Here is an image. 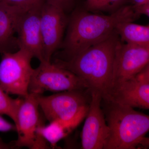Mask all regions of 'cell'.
Returning <instances> with one entry per match:
<instances>
[{"label": "cell", "mask_w": 149, "mask_h": 149, "mask_svg": "<svg viewBox=\"0 0 149 149\" xmlns=\"http://www.w3.org/2000/svg\"><path fill=\"white\" fill-rule=\"evenodd\" d=\"M91 99L81 133V145L84 149H104L109 134L103 110L102 96L91 92Z\"/></svg>", "instance_id": "obj_9"}, {"label": "cell", "mask_w": 149, "mask_h": 149, "mask_svg": "<svg viewBox=\"0 0 149 149\" xmlns=\"http://www.w3.org/2000/svg\"><path fill=\"white\" fill-rule=\"evenodd\" d=\"M28 11L0 3V54L9 52L19 20Z\"/></svg>", "instance_id": "obj_13"}, {"label": "cell", "mask_w": 149, "mask_h": 149, "mask_svg": "<svg viewBox=\"0 0 149 149\" xmlns=\"http://www.w3.org/2000/svg\"><path fill=\"white\" fill-rule=\"evenodd\" d=\"M23 97L12 98L0 86V115L8 116L16 125L19 109Z\"/></svg>", "instance_id": "obj_17"}, {"label": "cell", "mask_w": 149, "mask_h": 149, "mask_svg": "<svg viewBox=\"0 0 149 149\" xmlns=\"http://www.w3.org/2000/svg\"><path fill=\"white\" fill-rule=\"evenodd\" d=\"M14 148L13 142L10 143H6L0 138V149H9Z\"/></svg>", "instance_id": "obj_24"}, {"label": "cell", "mask_w": 149, "mask_h": 149, "mask_svg": "<svg viewBox=\"0 0 149 149\" xmlns=\"http://www.w3.org/2000/svg\"><path fill=\"white\" fill-rule=\"evenodd\" d=\"M120 39L116 32L68 59L56 58L54 63L69 70L84 81L91 92L107 97L112 85L116 54Z\"/></svg>", "instance_id": "obj_2"}, {"label": "cell", "mask_w": 149, "mask_h": 149, "mask_svg": "<svg viewBox=\"0 0 149 149\" xmlns=\"http://www.w3.org/2000/svg\"><path fill=\"white\" fill-rule=\"evenodd\" d=\"M67 22L68 18L63 10L47 2L42 7L40 28L44 61L50 62L53 54L61 45Z\"/></svg>", "instance_id": "obj_10"}, {"label": "cell", "mask_w": 149, "mask_h": 149, "mask_svg": "<svg viewBox=\"0 0 149 149\" xmlns=\"http://www.w3.org/2000/svg\"><path fill=\"white\" fill-rule=\"evenodd\" d=\"M135 77L139 80L149 82V63Z\"/></svg>", "instance_id": "obj_21"}, {"label": "cell", "mask_w": 149, "mask_h": 149, "mask_svg": "<svg viewBox=\"0 0 149 149\" xmlns=\"http://www.w3.org/2000/svg\"><path fill=\"white\" fill-rule=\"evenodd\" d=\"M127 0H86L85 9L95 13H113L126 5Z\"/></svg>", "instance_id": "obj_16"}, {"label": "cell", "mask_w": 149, "mask_h": 149, "mask_svg": "<svg viewBox=\"0 0 149 149\" xmlns=\"http://www.w3.org/2000/svg\"><path fill=\"white\" fill-rule=\"evenodd\" d=\"M116 32L120 40L125 43L149 46V24L141 25L133 22H123L118 24Z\"/></svg>", "instance_id": "obj_15"}, {"label": "cell", "mask_w": 149, "mask_h": 149, "mask_svg": "<svg viewBox=\"0 0 149 149\" xmlns=\"http://www.w3.org/2000/svg\"><path fill=\"white\" fill-rule=\"evenodd\" d=\"M134 9L139 15H144L149 18V1L144 5L134 8Z\"/></svg>", "instance_id": "obj_22"}, {"label": "cell", "mask_w": 149, "mask_h": 149, "mask_svg": "<svg viewBox=\"0 0 149 149\" xmlns=\"http://www.w3.org/2000/svg\"><path fill=\"white\" fill-rule=\"evenodd\" d=\"M42 8L24 13L19 20L16 30L17 34L16 44L19 49L28 52L33 58L38 59L40 62L44 61L40 28Z\"/></svg>", "instance_id": "obj_11"}, {"label": "cell", "mask_w": 149, "mask_h": 149, "mask_svg": "<svg viewBox=\"0 0 149 149\" xmlns=\"http://www.w3.org/2000/svg\"><path fill=\"white\" fill-rule=\"evenodd\" d=\"M37 95V94L29 93L23 97L15 125L18 138L16 141L12 142L14 148H49L47 142L39 132L40 126L44 125L40 116Z\"/></svg>", "instance_id": "obj_7"}, {"label": "cell", "mask_w": 149, "mask_h": 149, "mask_svg": "<svg viewBox=\"0 0 149 149\" xmlns=\"http://www.w3.org/2000/svg\"><path fill=\"white\" fill-rule=\"evenodd\" d=\"M39 107L49 122L54 120L70 121L86 116L91 102L88 89L72 90L50 96L37 95Z\"/></svg>", "instance_id": "obj_4"}, {"label": "cell", "mask_w": 149, "mask_h": 149, "mask_svg": "<svg viewBox=\"0 0 149 149\" xmlns=\"http://www.w3.org/2000/svg\"><path fill=\"white\" fill-rule=\"evenodd\" d=\"M10 131H16V126L7 121L0 115V131L8 132Z\"/></svg>", "instance_id": "obj_20"}, {"label": "cell", "mask_w": 149, "mask_h": 149, "mask_svg": "<svg viewBox=\"0 0 149 149\" xmlns=\"http://www.w3.org/2000/svg\"><path fill=\"white\" fill-rule=\"evenodd\" d=\"M85 116H80L70 121L54 120L46 126H40L39 133L52 147L54 148L59 141L65 138L80 123Z\"/></svg>", "instance_id": "obj_14"}, {"label": "cell", "mask_w": 149, "mask_h": 149, "mask_svg": "<svg viewBox=\"0 0 149 149\" xmlns=\"http://www.w3.org/2000/svg\"><path fill=\"white\" fill-rule=\"evenodd\" d=\"M87 89L85 82L69 70L51 61H43L33 70L28 92L42 95L47 91L60 93Z\"/></svg>", "instance_id": "obj_5"}, {"label": "cell", "mask_w": 149, "mask_h": 149, "mask_svg": "<svg viewBox=\"0 0 149 149\" xmlns=\"http://www.w3.org/2000/svg\"><path fill=\"white\" fill-rule=\"evenodd\" d=\"M139 145L144 148H149V137H144L140 142Z\"/></svg>", "instance_id": "obj_25"}, {"label": "cell", "mask_w": 149, "mask_h": 149, "mask_svg": "<svg viewBox=\"0 0 149 149\" xmlns=\"http://www.w3.org/2000/svg\"><path fill=\"white\" fill-rule=\"evenodd\" d=\"M2 54L0 86L7 94L26 97L29 94L28 88L34 70L31 64L33 56L22 49L16 52Z\"/></svg>", "instance_id": "obj_6"}, {"label": "cell", "mask_w": 149, "mask_h": 149, "mask_svg": "<svg viewBox=\"0 0 149 149\" xmlns=\"http://www.w3.org/2000/svg\"><path fill=\"white\" fill-rule=\"evenodd\" d=\"M149 0H133V6L134 8L140 7L148 2Z\"/></svg>", "instance_id": "obj_23"}, {"label": "cell", "mask_w": 149, "mask_h": 149, "mask_svg": "<svg viewBox=\"0 0 149 149\" xmlns=\"http://www.w3.org/2000/svg\"><path fill=\"white\" fill-rule=\"evenodd\" d=\"M46 0H0V3L29 11L41 8Z\"/></svg>", "instance_id": "obj_18"}, {"label": "cell", "mask_w": 149, "mask_h": 149, "mask_svg": "<svg viewBox=\"0 0 149 149\" xmlns=\"http://www.w3.org/2000/svg\"><path fill=\"white\" fill-rule=\"evenodd\" d=\"M110 100L134 108L149 109V82L136 77L115 85L103 100Z\"/></svg>", "instance_id": "obj_12"}, {"label": "cell", "mask_w": 149, "mask_h": 149, "mask_svg": "<svg viewBox=\"0 0 149 149\" xmlns=\"http://www.w3.org/2000/svg\"><path fill=\"white\" fill-rule=\"evenodd\" d=\"M74 0H46V2L63 10L65 12L71 8Z\"/></svg>", "instance_id": "obj_19"}, {"label": "cell", "mask_w": 149, "mask_h": 149, "mask_svg": "<svg viewBox=\"0 0 149 149\" xmlns=\"http://www.w3.org/2000/svg\"><path fill=\"white\" fill-rule=\"evenodd\" d=\"M109 134L104 149H133L149 131V115L132 107L102 100Z\"/></svg>", "instance_id": "obj_3"}, {"label": "cell", "mask_w": 149, "mask_h": 149, "mask_svg": "<svg viewBox=\"0 0 149 149\" xmlns=\"http://www.w3.org/2000/svg\"><path fill=\"white\" fill-rule=\"evenodd\" d=\"M149 63V46L123 44L120 41L115 58L112 87L134 78Z\"/></svg>", "instance_id": "obj_8"}, {"label": "cell", "mask_w": 149, "mask_h": 149, "mask_svg": "<svg viewBox=\"0 0 149 149\" xmlns=\"http://www.w3.org/2000/svg\"><path fill=\"white\" fill-rule=\"evenodd\" d=\"M133 5H126L108 15L91 12L86 10L75 11L70 19L63 48L68 59L91 46L113 35L118 24L123 22H133L139 17Z\"/></svg>", "instance_id": "obj_1"}]
</instances>
